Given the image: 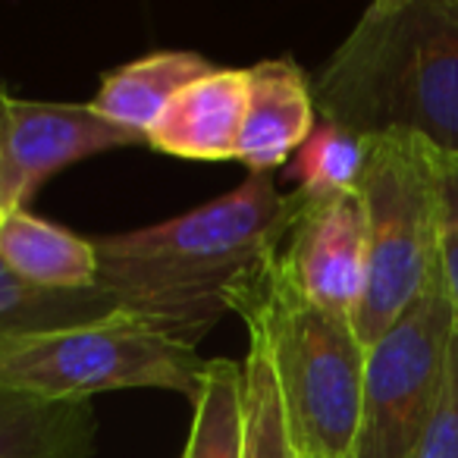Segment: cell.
Wrapping results in <instances>:
<instances>
[{"label": "cell", "mask_w": 458, "mask_h": 458, "mask_svg": "<svg viewBox=\"0 0 458 458\" xmlns=\"http://www.w3.org/2000/svg\"><path fill=\"white\" fill-rule=\"evenodd\" d=\"M301 195L251 173L226 195L132 233L91 239L98 289L154 330L198 345L229 311V295L283 249Z\"/></svg>", "instance_id": "6da1fadb"}, {"label": "cell", "mask_w": 458, "mask_h": 458, "mask_svg": "<svg viewBox=\"0 0 458 458\" xmlns=\"http://www.w3.org/2000/svg\"><path fill=\"white\" fill-rule=\"evenodd\" d=\"M318 116L358 139L414 135L458 157V0H377L311 79Z\"/></svg>", "instance_id": "7a4b0ae2"}, {"label": "cell", "mask_w": 458, "mask_h": 458, "mask_svg": "<svg viewBox=\"0 0 458 458\" xmlns=\"http://www.w3.org/2000/svg\"><path fill=\"white\" fill-rule=\"evenodd\" d=\"M274 364L299 458H349L361 418L368 349L352 320L320 311L301 295L283 249L229 295Z\"/></svg>", "instance_id": "3957f363"}, {"label": "cell", "mask_w": 458, "mask_h": 458, "mask_svg": "<svg viewBox=\"0 0 458 458\" xmlns=\"http://www.w3.org/2000/svg\"><path fill=\"white\" fill-rule=\"evenodd\" d=\"M368 141L358 195L368 216V283L352 327L364 349L443 280V164L414 135Z\"/></svg>", "instance_id": "277c9868"}, {"label": "cell", "mask_w": 458, "mask_h": 458, "mask_svg": "<svg viewBox=\"0 0 458 458\" xmlns=\"http://www.w3.org/2000/svg\"><path fill=\"white\" fill-rule=\"evenodd\" d=\"M204 358L126 311L0 339V386L54 402L110 389H173L195 402Z\"/></svg>", "instance_id": "5b68a950"}, {"label": "cell", "mask_w": 458, "mask_h": 458, "mask_svg": "<svg viewBox=\"0 0 458 458\" xmlns=\"http://www.w3.org/2000/svg\"><path fill=\"white\" fill-rule=\"evenodd\" d=\"M455 333L445 283L424 293L374 345L364 364L361 418L349 458H411L445 370Z\"/></svg>", "instance_id": "8992f818"}, {"label": "cell", "mask_w": 458, "mask_h": 458, "mask_svg": "<svg viewBox=\"0 0 458 458\" xmlns=\"http://www.w3.org/2000/svg\"><path fill=\"white\" fill-rule=\"evenodd\" d=\"M141 141L145 135L110 123L91 104L26 101L0 89V214L29 210L35 191L64 166Z\"/></svg>", "instance_id": "52a82bcc"}, {"label": "cell", "mask_w": 458, "mask_h": 458, "mask_svg": "<svg viewBox=\"0 0 458 458\" xmlns=\"http://www.w3.org/2000/svg\"><path fill=\"white\" fill-rule=\"evenodd\" d=\"M283 258L311 305L352 320L368 283V216L358 191L308 201L283 242Z\"/></svg>", "instance_id": "ba28073f"}, {"label": "cell", "mask_w": 458, "mask_h": 458, "mask_svg": "<svg viewBox=\"0 0 458 458\" xmlns=\"http://www.w3.org/2000/svg\"><path fill=\"white\" fill-rule=\"evenodd\" d=\"M318 126L311 76L293 57L261 60L249 70V107L239 129L236 160L251 173L286 164Z\"/></svg>", "instance_id": "9c48e42d"}, {"label": "cell", "mask_w": 458, "mask_h": 458, "mask_svg": "<svg viewBox=\"0 0 458 458\" xmlns=\"http://www.w3.org/2000/svg\"><path fill=\"white\" fill-rule=\"evenodd\" d=\"M249 107V70H214L185 85L145 135V145L185 160L236 157Z\"/></svg>", "instance_id": "30bf717a"}, {"label": "cell", "mask_w": 458, "mask_h": 458, "mask_svg": "<svg viewBox=\"0 0 458 458\" xmlns=\"http://www.w3.org/2000/svg\"><path fill=\"white\" fill-rule=\"evenodd\" d=\"M0 264L35 289L89 293L98 289V255L82 239L51 220L16 210L0 214Z\"/></svg>", "instance_id": "8fae6325"}, {"label": "cell", "mask_w": 458, "mask_h": 458, "mask_svg": "<svg viewBox=\"0 0 458 458\" xmlns=\"http://www.w3.org/2000/svg\"><path fill=\"white\" fill-rule=\"evenodd\" d=\"M95 439L91 402H54L0 386V458H89Z\"/></svg>", "instance_id": "7c38bea8"}, {"label": "cell", "mask_w": 458, "mask_h": 458, "mask_svg": "<svg viewBox=\"0 0 458 458\" xmlns=\"http://www.w3.org/2000/svg\"><path fill=\"white\" fill-rule=\"evenodd\" d=\"M214 66L195 51H154L120 70L107 72L91 107L129 132L148 135L166 104L198 79L210 76Z\"/></svg>", "instance_id": "4fadbf2b"}, {"label": "cell", "mask_w": 458, "mask_h": 458, "mask_svg": "<svg viewBox=\"0 0 458 458\" xmlns=\"http://www.w3.org/2000/svg\"><path fill=\"white\" fill-rule=\"evenodd\" d=\"M191 411L182 458H245L242 364L210 358L201 370Z\"/></svg>", "instance_id": "5bb4252c"}, {"label": "cell", "mask_w": 458, "mask_h": 458, "mask_svg": "<svg viewBox=\"0 0 458 458\" xmlns=\"http://www.w3.org/2000/svg\"><path fill=\"white\" fill-rule=\"evenodd\" d=\"M114 311H120V308L104 289H89V293L35 289L29 283L16 280L0 264V339L10 336V333L85 324V320L107 318Z\"/></svg>", "instance_id": "9a60e30c"}, {"label": "cell", "mask_w": 458, "mask_h": 458, "mask_svg": "<svg viewBox=\"0 0 458 458\" xmlns=\"http://www.w3.org/2000/svg\"><path fill=\"white\" fill-rule=\"evenodd\" d=\"M364 157H368V141L318 116L314 132L295 151L289 176L299 179L295 189L299 195H305L308 201H320L343 191H358Z\"/></svg>", "instance_id": "2e32d148"}, {"label": "cell", "mask_w": 458, "mask_h": 458, "mask_svg": "<svg viewBox=\"0 0 458 458\" xmlns=\"http://www.w3.org/2000/svg\"><path fill=\"white\" fill-rule=\"evenodd\" d=\"M242 411L245 458H299L274 364L258 339H249L242 361Z\"/></svg>", "instance_id": "e0dca14e"}, {"label": "cell", "mask_w": 458, "mask_h": 458, "mask_svg": "<svg viewBox=\"0 0 458 458\" xmlns=\"http://www.w3.org/2000/svg\"><path fill=\"white\" fill-rule=\"evenodd\" d=\"M411 458H458V324L445 352V370L437 405Z\"/></svg>", "instance_id": "ac0fdd59"}, {"label": "cell", "mask_w": 458, "mask_h": 458, "mask_svg": "<svg viewBox=\"0 0 458 458\" xmlns=\"http://www.w3.org/2000/svg\"><path fill=\"white\" fill-rule=\"evenodd\" d=\"M443 164V160H439ZM439 258H443V283L449 293L458 324V195L443 173V226H439Z\"/></svg>", "instance_id": "d6986e66"}, {"label": "cell", "mask_w": 458, "mask_h": 458, "mask_svg": "<svg viewBox=\"0 0 458 458\" xmlns=\"http://www.w3.org/2000/svg\"><path fill=\"white\" fill-rule=\"evenodd\" d=\"M439 160H443V173H445V182L455 189L458 195V157H449V154H439Z\"/></svg>", "instance_id": "ffe728a7"}]
</instances>
